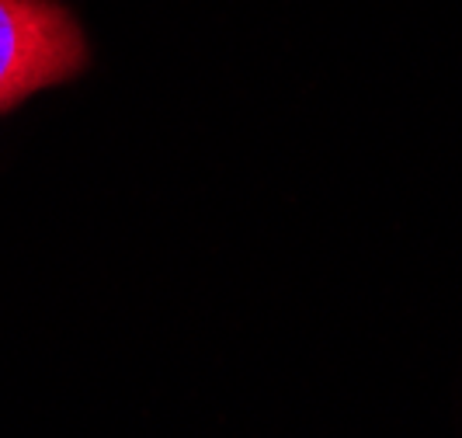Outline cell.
<instances>
[{
    "mask_svg": "<svg viewBox=\"0 0 462 438\" xmlns=\"http://www.w3.org/2000/svg\"><path fill=\"white\" fill-rule=\"evenodd\" d=\"M91 60L80 22L60 0H0V116Z\"/></svg>",
    "mask_w": 462,
    "mask_h": 438,
    "instance_id": "cell-1",
    "label": "cell"
}]
</instances>
